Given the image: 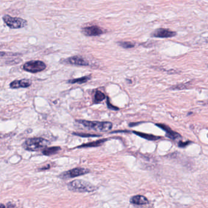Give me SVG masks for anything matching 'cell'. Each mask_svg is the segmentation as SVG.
Masks as SVG:
<instances>
[{
	"instance_id": "6",
	"label": "cell",
	"mask_w": 208,
	"mask_h": 208,
	"mask_svg": "<svg viewBox=\"0 0 208 208\" xmlns=\"http://www.w3.org/2000/svg\"><path fill=\"white\" fill-rule=\"evenodd\" d=\"M90 172V170L84 168H75L62 173L59 177L62 179L73 178L77 176L86 175Z\"/></svg>"
},
{
	"instance_id": "20",
	"label": "cell",
	"mask_w": 208,
	"mask_h": 208,
	"mask_svg": "<svg viewBox=\"0 0 208 208\" xmlns=\"http://www.w3.org/2000/svg\"><path fill=\"white\" fill-rule=\"evenodd\" d=\"M107 104H108V107L109 109H113V110H118V108L113 106V105H112V104L110 103L109 100V98H108Z\"/></svg>"
},
{
	"instance_id": "19",
	"label": "cell",
	"mask_w": 208,
	"mask_h": 208,
	"mask_svg": "<svg viewBox=\"0 0 208 208\" xmlns=\"http://www.w3.org/2000/svg\"><path fill=\"white\" fill-rule=\"evenodd\" d=\"M73 134H76V135H79V136H81V137H98L100 135H97L95 134H81V133H73Z\"/></svg>"
},
{
	"instance_id": "5",
	"label": "cell",
	"mask_w": 208,
	"mask_h": 208,
	"mask_svg": "<svg viewBox=\"0 0 208 208\" xmlns=\"http://www.w3.org/2000/svg\"><path fill=\"white\" fill-rule=\"evenodd\" d=\"M46 64L41 60L29 61L25 63L23 66V69L24 70L33 73L40 72L46 69Z\"/></svg>"
},
{
	"instance_id": "10",
	"label": "cell",
	"mask_w": 208,
	"mask_h": 208,
	"mask_svg": "<svg viewBox=\"0 0 208 208\" xmlns=\"http://www.w3.org/2000/svg\"><path fill=\"white\" fill-rule=\"evenodd\" d=\"M31 85V81L29 79H21L15 80L10 84V87L12 89H19V88H26Z\"/></svg>"
},
{
	"instance_id": "18",
	"label": "cell",
	"mask_w": 208,
	"mask_h": 208,
	"mask_svg": "<svg viewBox=\"0 0 208 208\" xmlns=\"http://www.w3.org/2000/svg\"><path fill=\"white\" fill-rule=\"evenodd\" d=\"M118 43L120 46L125 49L132 48H134L135 46L134 43H132V42H120Z\"/></svg>"
},
{
	"instance_id": "16",
	"label": "cell",
	"mask_w": 208,
	"mask_h": 208,
	"mask_svg": "<svg viewBox=\"0 0 208 208\" xmlns=\"http://www.w3.org/2000/svg\"><path fill=\"white\" fill-rule=\"evenodd\" d=\"M91 79V76H86L82 77L79 78H76V79H73L69 80L68 82L70 84H75V83H78V84H82L84 82H86Z\"/></svg>"
},
{
	"instance_id": "11",
	"label": "cell",
	"mask_w": 208,
	"mask_h": 208,
	"mask_svg": "<svg viewBox=\"0 0 208 208\" xmlns=\"http://www.w3.org/2000/svg\"><path fill=\"white\" fill-rule=\"evenodd\" d=\"M156 125L158 127H159L160 128L162 129L163 130H164L166 132V136L167 137H169L170 139L171 140H175L176 139H178V137H181V135L177 133L176 132H175L173 131H172L170 129V127L164 125V124H156Z\"/></svg>"
},
{
	"instance_id": "13",
	"label": "cell",
	"mask_w": 208,
	"mask_h": 208,
	"mask_svg": "<svg viewBox=\"0 0 208 208\" xmlns=\"http://www.w3.org/2000/svg\"><path fill=\"white\" fill-rule=\"evenodd\" d=\"M108 139H102V140H98L95 142H90V143H87V144H82L79 147H77V148H85V147H98V146H100L101 145H102L104 142H105Z\"/></svg>"
},
{
	"instance_id": "8",
	"label": "cell",
	"mask_w": 208,
	"mask_h": 208,
	"mask_svg": "<svg viewBox=\"0 0 208 208\" xmlns=\"http://www.w3.org/2000/svg\"><path fill=\"white\" fill-rule=\"evenodd\" d=\"M176 36V33L172 31H170L168 29L159 28L154 31L151 36L157 38H172Z\"/></svg>"
},
{
	"instance_id": "9",
	"label": "cell",
	"mask_w": 208,
	"mask_h": 208,
	"mask_svg": "<svg viewBox=\"0 0 208 208\" xmlns=\"http://www.w3.org/2000/svg\"><path fill=\"white\" fill-rule=\"evenodd\" d=\"M65 62L72 65L79 66H88L89 65V62L85 59L78 56L71 57L69 59H67Z\"/></svg>"
},
{
	"instance_id": "14",
	"label": "cell",
	"mask_w": 208,
	"mask_h": 208,
	"mask_svg": "<svg viewBox=\"0 0 208 208\" xmlns=\"http://www.w3.org/2000/svg\"><path fill=\"white\" fill-rule=\"evenodd\" d=\"M133 133H134L135 134H136L138 136H140L144 139H145L147 140H157L159 139H161L160 137L158 136H156L152 134H145V133H143V132H137V131H133Z\"/></svg>"
},
{
	"instance_id": "3",
	"label": "cell",
	"mask_w": 208,
	"mask_h": 208,
	"mask_svg": "<svg viewBox=\"0 0 208 208\" xmlns=\"http://www.w3.org/2000/svg\"><path fill=\"white\" fill-rule=\"evenodd\" d=\"M68 188L71 191L77 192H91L96 189L94 185L80 179H76L69 183Z\"/></svg>"
},
{
	"instance_id": "22",
	"label": "cell",
	"mask_w": 208,
	"mask_h": 208,
	"mask_svg": "<svg viewBox=\"0 0 208 208\" xmlns=\"http://www.w3.org/2000/svg\"><path fill=\"white\" fill-rule=\"evenodd\" d=\"M15 205H11V204H9L7 205V207H15Z\"/></svg>"
},
{
	"instance_id": "1",
	"label": "cell",
	"mask_w": 208,
	"mask_h": 208,
	"mask_svg": "<svg viewBox=\"0 0 208 208\" xmlns=\"http://www.w3.org/2000/svg\"><path fill=\"white\" fill-rule=\"evenodd\" d=\"M76 122L86 128L96 131L107 132L113 128V123L109 122H92L83 120H77Z\"/></svg>"
},
{
	"instance_id": "12",
	"label": "cell",
	"mask_w": 208,
	"mask_h": 208,
	"mask_svg": "<svg viewBox=\"0 0 208 208\" xmlns=\"http://www.w3.org/2000/svg\"><path fill=\"white\" fill-rule=\"evenodd\" d=\"M130 203L135 205H144L148 204V199L142 195H135L130 199Z\"/></svg>"
},
{
	"instance_id": "4",
	"label": "cell",
	"mask_w": 208,
	"mask_h": 208,
	"mask_svg": "<svg viewBox=\"0 0 208 208\" xmlns=\"http://www.w3.org/2000/svg\"><path fill=\"white\" fill-rule=\"evenodd\" d=\"M2 19L7 26L11 29L23 28L28 24V22L26 20L18 17H12L8 15H4Z\"/></svg>"
},
{
	"instance_id": "2",
	"label": "cell",
	"mask_w": 208,
	"mask_h": 208,
	"mask_svg": "<svg viewBox=\"0 0 208 208\" xmlns=\"http://www.w3.org/2000/svg\"><path fill=\"white\" fill-rule=\"evenodd\" d=\"M49 142L41 137H34L27 139L23 145V148L28 151H38L47 147Z\"/></svg>"
},
{
	"instance_id": "17",
	"label": "cell",
	"mask_w": 208,
	"mask_h": 208,
	"mask_svg": "<svg viewBox=\"0 0 208 208\" xmlns=\"http://www.w3.org/2000/svg\"><path fill=\"white\" fill-rule=\"evenodd\" d=\"M106 98V96L102 92L97 91L95 93L94 96V102L95 103H100Z\"/></svg>"
},
{
	"instance_id": "7",
	"label": "cell",
	"mask_w": 208,
	"mask_h": 208,
	"mask_svg": "<svg viewBox=\"0 0 208 208\" xmlns=\"http://www.w3.org/2000/svg\"><path fill=\"white\" fill-rule=\"evenodd\" d=\"M82 33L87 36H98L105 33L103 29L98 26H91L82 28Z\"/></svg>"
},
{
	"instance_id": "21",
	"label": "cell",
	"mask_w": 208,
	"mask_h": 208,
	"mask_svg": "<svg viewBox=\"0 0 208 208\" xmlns=\"http://www.w3.org/2000/svg\"><path fill=\"white\" fill-rule=\"evenodd\" d=\"M189 143H190V142H179L178 143V146L180 147H184L186 145H189Z\"/></svg>"
},
{
	"instance_id": "15",
	"label": "cell",
	"mask_w": 208,
	"mask_h": 208,
	"mask_svg": "<svg viewBox=\"0 0 208 208\" xmlns=\"http://www.w3.org/2000/svg\"><path fill=\"white\" fill-rule=\"evenodd\" d=\"M61 148L59 147H50L48 148L45 149L43 151H42L43 154L46 156H50L52 154H55L59 151H60Z\"/></svg>"
}]
</instances>
